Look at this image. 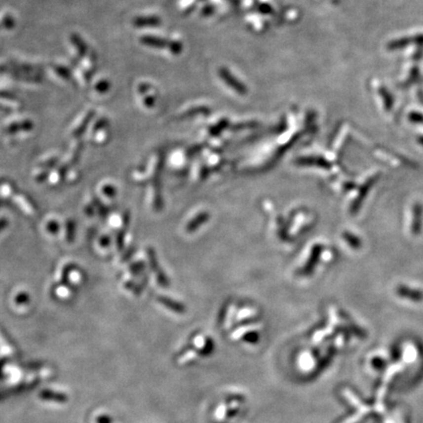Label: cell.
Returning a JSON list of instances; mask_svg holds the SVG:
<instances>
[{
    "label": "cell",
    "instance_id": "8",
    "mask_svg": "<svg viewBox=\"0 0 423 423\" xmlns=\"http://www.w3.org/2000/svg\"><path fill=\"white\" fill-rule=\"evenodd\" d=\"M54 72H56L57 75L60 76L61 77H63L64 79H67V80H71L72 79V75H71L70 71L67 68L63 67V66H55L54 67Z\"/></svg>",
    "mask_w": 423,
    "mask_h": 423
},
{
    "label": "cell",
    "instance_id": "6",
    "mask_svg": "<svg viewBox=\"0 0 423 423\" xmlns=\"http://www.w3.org/2000/svg\"><path fill=\"white\" fill-rule=\"evenodd\" d=\"M33 128V123L31 121H25L21 122H16L7 127V132H15L19 130H30Z\"/></svg>",
    "mask_w": 423,
    "mask_h": 423
},
{
    "label": "cell",
    "instance_id": "2",
    "mask_svg": "<svg viewBox=\"0 0 423 423\" xmlns=\"http://www.w3.org/2000/svg\"><path fill=\"white\" fill-rule=\"evenodd\" d=\"M70 40L73 43V45L76 47L77 52L80 56H87L88 53V46L85 43V41L77 34H73L70 37Z\"/></svg>",
    "mask_w": 423,
    "mask_h": 423
},
{
    "label": "cell",
    "instance_id": "3",
    "mask_svg": "<svg viewBox=\"0 0 423 423\" xmlns=\"http://www.w3.org/2000/svg\"><path fill=\"white\" fill-rule=\"evenodd\" d=\"M159 23L160 21L156 17H136L132 20V26L136 28L158 26Z\"/></svg>",
    "mask_w": 423,
    "mask_h": 423
},
{
    "label": "cell",
    "instance_id": "9",
    "mask_svg": "<svg viewBox=\"0 0 423 423\" xmlns=\"http://www.w3.org/2000/svg\"><path fill=\"white\" fill-rule=\"evenodd\" d=\"M2 27L8 30H11L15 27V20L11 15H6L2 21Z\"/></svg>",
    "mask_w": 423,
    "mask_h": 423
},
{
    "label": "cell",
    "instance_id": "10",
    "mask_svg": "<svg viewBox=\"0 0 423 423\" xmlns=\"http://www.w3.org/2000/svg\"><path fill=\"white\" fill-rule=\"evenodd\" d=\"M109 88H110V83H109V81H108V80H106V79L100 80V81L96 84V87H95V89H96L98 92H100V93H104V92L108 91V90H109Z\"/></svg>",
    "mask_w": 423,
    "mask_h": 423
},
{
    "label": "cell",
    "instance_id": "5",
    "mask_svg": "<svg viewBox=\"0 0 423 423\" xmlns=\"http://www.w3.org/2000/svg\"><path fill=\"white\" fill-rule=\"evenodd\" d=\"M413 290L414 289H411V288L406 287V286H399L397 288V293L403 297H410L409 299H412L415 301L422 299L423 294L419 291H413Z\"/></svg>",
    "mask_w": 423,
    "mask_h": 423
},
{
    "label": "cell",
    "instance_id": "4",
    "mask_svg": "<svg viewBox=\"0 0 423 423\" xmlns=\"http://www.w3.org/2000/svg\"><path fill=\"white\" fill-rule=\"evenodd\" d=\"M140 42L146 46H151L154 48H163L166 43L163 39L151 36H145L140 38Z\"/></svg>",
    "mask_w": 423,
    "mask_h": 423
},
{
    "label": "cell",
    "instance_id": "7",
    "mask_svg": "<svg viewBox=\"0 0 423 423\" xmlns=\"http://www.w3.org/2000/svg\"><path fill=\"white\" fill-rule=\"evenodd\" d=\"M95 115V112H93V111H90L86 116H85V118L83 119V121H81V123H80V125L74 131V136H79V135H81L82 134V132L84 131V129L87 127V125H88V123L90 122L91 121V119L93 118V116Z\"/></svg>",
    "mask_w": 423,
    "mask_h": 423
},
{
    "label": "cell",
    "instance_id": "12",
    "mask_svg": "<svg viewBox=\"0 0 423 423\" xmlns=\"http://www.w3.org/2000/svg\"><path fill=\"white\" fill-rule=\"evenodd\" d=\"M49 228H50L49 230H51L53 232H54V231L56 232V231H57V230H58V225H57L56 223H53L52 225H49Z\"/></svg>",
    "mask_w": 423,
    "mask_h": 423
},
{
    "label": "cell",
    "instance_id": "13",
    "mask_svg": "<svg viewBox=\"0 0 423 423\" xmlns=\"http://www.w3.org/2000/svg\"><path fill=\"white\" fill-rule=\"evenodd\" d=\"M419 142L422 144L423 146V136H421V137H419Z\"/></svg>",
    "mask_w": 423,
    "mask_h": 423
},
{
    "label": "cell",
    "instance_id": "11",
    "mask_svg": "<svg viewBox=\"0 0 423 423\" xmlns=\"http://www.w3.org/2000/svg\"><path fill=\"white\" fill-rule=\"evenodd\" d=\"M7 226V221L6 220H4V219H2V220H0V231H3L4 229H5V227Z\"/></svg>",
    "mask_w": 423,
    "mask_h": 423
},
{
    "label": "cell",
    "instance_id": "1",
    "mask_svg": "<svg viewBox=\"0 0 423 423\" xmlns=\"http://www.w3.org/2000/svg\"><path fill=\"white\" fill-rule=\"evenodd\" d=\"M422 206L420 203L415 204L413 208V224H412V232L414 234H419L422 229Z\"/></svg>",
    "mask_w": 423,
    "mask_h": 423
}]
</instances>
